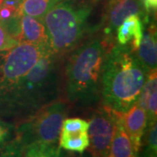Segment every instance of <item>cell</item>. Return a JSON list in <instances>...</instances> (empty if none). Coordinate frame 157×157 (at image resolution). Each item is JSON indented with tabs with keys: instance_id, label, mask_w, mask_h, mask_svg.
<instances>
[{
	"instance_id": "cell-20",
	"label": "cell",
	"mask_w": 157,
	"mask_h": 157,
	"mask_svg": "<svg viewBox=\"0 0 157 157\" xmlns=\"http://www.w3.org/2000/svg\"><path fill=\"white\" fill-rule=\"evenodd\" d=\"M22 155L23 147L16 140L9 144L5 151L0 154V157H22Z\"/></svg>"
},
{
	"instance_id": "cell-22",
	"label": "cell",
	"mask_w": 157,
	"mask_h": 157,
	"mask_svg": "<svg viewBox=\"0 0 157 157\" xmlns=\"http://www.w3.org/2000/svg\"><path fill=\"white\" fill-rule=\"evenodd\" d=\"M81 157H94V156H92L89 153H87V154H84V155H83Z\"/></svg>"
},
{
	"instance_id": "cell-15",
	"label": "cell",
	"mask_w": 157,
	"mask_h": 157,
	"mask_svg": "<svg viewBox=\"0 0 157 157\" xmlns=\"http://www.w3.org/2000/svg\"><path fill=\"white\" fill-rule=\"evenodd\" d=\"M64 0H22L19 5L21 15L42 19L47 11Z\"/></svg>"
},
{
	"instance_id": "cell-3",
	"label": "cell",
	"mask_w": 157,
	"mask_h": 157,
	"mask_svg": "<svg viewBox=\"0 0 157 157\" xmlns=\"http://www.w3.org/2000/svg\"><path fill=\"white\" fill-rule=\"evenodd\" d=\"M109 47L107 39H94L73 52L66 67L70 102L90 105L100 100L103 65Z\"/></svg>"
},
{
	"instance_id": "cell-18",
	"label": "cell",
	"mask_w": 157,
	"mask_h": 157,
	"mask_svg": "<svg viewBox=\"0 0 157 157\" xmlns=\"http://www.w3.org/2000/svg\"><path fill=\"white\" fill-rule=\"evenodd\" d=\"M18 42V38L11 32L9 26L0 20V52L11 49Z\"/></svg>"
},
{
	"instance_id": "cell-12",
	"label": "cell",
	"mask_w": 157,
	"mask_h": 157,
	"mask_svg": "<svg viewBox=\"0 0 157 157\" xmlns=\"http://www.w3.org/2000/svg\"><path fill=\"white\" fill-rule=\"evenodd\" d=\"M19 42L49 47L48 37L42 19L21 15L19 17Z\"/></svg>"
},
{
	"instance_id": "cell-2",
	"label": "cell",
	"mask_w": 157,
	"mask_h": 157,
	"mask_svg": "<svg viewBox=\"0 0 157 157\" xmlns=\"http://www.w3.org/2000/svg\"><path fill=\"white\" fill-rule=\"evenodd\" d=\"M55 56L52 52L45 54L0 99V104L13 113L32 115L56 101L59 77Z\"/></svg>"
},
{
	"instance_id": "cell-4",
	"label": "cell",
	"mask_w": 157,
	"mask_h": 157,
	"mask_svg": "<svg viewBox=\"0 0 157 157\" xmlns=\"http://www.w3.org/2000/svg\"><path fill=\"white\" fill-rule=\"evenodd\" d=\"M95 0H64L47 11L42 21L54 54L71 50L84 36Z\"/></svg>"
},
{
	"instance_id": "cell-8",
	"label": "cell",
	"mask_w": 157,
	"mask_h": 157,
	"mask_svg": "<svg viewBox=\"0 0 157 157\" xmlns=\"http://www.w3.org/2000/svg\"><path fill=\"white\" fill-rule=\"evenodd\" d=\"M89 122L80 118L65 119L62 123L59 142V147L83 154L89 147Z\"/></svg>"
},
{
	"instance_id": "cell-5",
	"label": "cell",
	"mask_w": 157,
	"mask_h": 157,
	"mask_svg": "<svg viewBox=\"0 0 157 157\" xmlns=\"http://www.w3.org/2000/svg\"><path fill=\"white\" fill-rule=\"evenodd\" d=\"M67 107L62 101H53L40 108L23 122L17 130L15 140L23 149L36 144H57Z\"/></svg>"
},
{
	"instance_id": "cell-16",
	"label": "cell",
	"mask_w": 157,
	"mask_h": 157,
	"mask_svg": "<svg viewBox=\"0 0 157 157\" xmlns=\"http://www.w3.org/2000/svg\"><path fill=\"white\" fill-rule=\"evenodd\" d=\"M22 157H64V155L57 144L36 143L25 147Z\"/></svg>"
},
{
	"instance_id": "cell-10",
	"label": "cell",
	"mask_w": 157,
	"mask_h": 157,
	"mask_svg": "<svg viewBox=\"0 0 157 157\" xmlns=\"http://www.w3.org/2000/svg\"><path fill=\"white\" fill-rule=\"evenodd\" d=\"M121 117L125 131L128 135L135 150L139 154L147 125L146 111L136 102L129 110L122 113Z\"/></svg>"
},
{
	"instance_id": "cell-7",
	"label": "cell",
	"mask_w": 157,
	"mask_h": 157,
	"mask_svg": "<svg viewBox=\"0 0 157 157\" xmlns=\"http://www.w3.org/2000/svg\"><path fill=\"white\" fill-rule=\"evenodd\" d=\"M120 113L105 105L97 109L93 114L87 131L89 137L88 153L92 156L108 157Z\"/></svg>"
},
{
	"instance_id": "cell-21",
	"label": "cell",
	"mask_w": 157,
	"mask_h": 157,
	"mask_svg": "<svg viewBox=\"0 0 157 157\" xmlns=\"http://www.w3.org/2000/svg\"><path fill=\"white\" fill-rule=\"evenodd\" d=\"M141 2L147 11L150 12L156 10L157 0H141Z\"/></svg>"
},
{
	"instance_id": "cell-19",
	"label": "cell",
	"mask_w": 157,
	"mask_h": 157,
	"mask_svg": "<svg viewBox=\"0 0 157 157\" xmlns=\"http://www.w3.org/2000/svg\"><path fill=\"white\" fill-rule=\"evenodd\" d=\"M14 126L0 120V147L6 145L14 134Z\"/></svg>"
},
{
	"instance_id": "cell-17",
	"label": "cell",
	"mask_w": 157,
	"mask_h": 157,
	"mask_svg": "<svg viewBox=\"0 0 157 157\" xmlns=\"http://www.w3.org/2000/svg\"><path fill=\"white\" fill-rule=\"evenodd\" d=\"M145 147L142 157H157L156 122L147 126L145 131Z\"/></svg>"
},
{
	"instance_id": "cell-23",
	"label": "cell",
	"mask_w": 157,
	"mask_h": 157,
	"mask_svg": "<svg viewBox=\"0 0 157 157\" xmlns=\"http://www.w3.org/2000/svg\"><path fill=\"white\" fill-rule=\"evenodd\" d=\"M3 1H4V0H0V6H1V5H2V3H3Z\"/></svg>"
},
{
	"instance_id": "cell-9",
	"label": "cell",
	"mask_w": 157,
	"mask_h": 157,
	"mask_svg": "<svg viewBox=\"0 0 157 157\" xmlns=\"http://www.w3.org/2000/svg\"><path fill=\"white\" fill-rule=\"evenodd\" d=\"M142 12L138 0H107L105 8V33L112 35L127 17L135 14L140 16Z\"/></svg>"
},
{
	"instance_id": "cell-13",
	"label": "cell",
	"mask_w": 157,
	"mask_h": 157,
	"mask_svg": "<svg viewBox=\"0 0 157 157\" xmlns=\"http://www.w3.org/2000/svg\"><path fill=\"white\" fill-rule=\"evenodd\" d=\"M156 27L150 25L143 33L142 39L137 49V58L147 70V73L155 71L157 67Z\"/></svg>"
},
{
	"instance_id": "cell-14",
	"label": "cell",
	"mask_w": 157,
	"mask_h": 157,
	"mask_svg": "<svg viewBox=\"0 0 157 157\" xmlns=\"http://www.w3.org/2000/svg\"><path fill=\"white\" fill-rule=\"evenodd\" d=\"M121 116L122 113H120L116 121L108 157H139V154L135 150L128 135L125 131Z\"/></svg>"
},
{
	"instance_id": "cell-1",
	"label": "cell",
	"mask_w": 157,
	"mask_h": 157,
	"mask_svg": "<svg viewBox=\"0 0 157 157\" xmlns=\"http://www.w3.org/2000/svg\"><path fill=\"white\" fill-rule=\"evenodd\" d=\"M147 72L128 45L107 52L102 70L101 95L105 105L124 113L138 101Z\"/></svg>"
},
{
	"instance_id": "cell-11",
	"label": "cell",
	"mask_w": 157,
	"mask_h": 157,
	"mask_svg": "<svg viewBox=\"0 0 157 157\" xmlns=\"http://www.w3.org/2000/svg\"><path fill=\"white\" fill-rule=\"evenodd\" d=\"M143 33V23L140 15H131L116 29L118 44L128 45L131 51L135 52L139 48Z\"/></svg>"
},
{
	"instance_id": "cell-6",
	"label": "cell",
	"mask_w": 157,
	"mask_h": 157,
	"mask_svg": "<svg viewBox=\"0 0 157 157\" xmlns=\"http://www.w3.org/2000/svg\"><path fill=\"white\" fill-rule=\"evenodd\" d=\"M47 52H52L47 46L25 42L0 52V99Z\"/></svg>"
}]
</instances>
